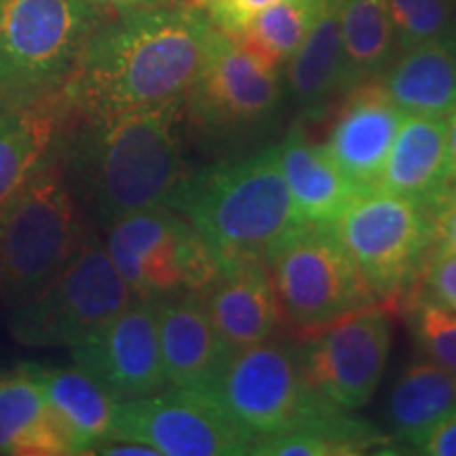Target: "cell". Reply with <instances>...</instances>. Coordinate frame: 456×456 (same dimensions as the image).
Segmentation results:
<instances>
[{
	"label": "cell",
	"mask_w": 456,
	"mask_h": 456,
	"mask_svg": "<svg viewBox=\"0 0 456 456\" xmlns=\"http://www.w3.org/2000/svg\"><path fill=\"white\" fill-rule=\"evenodd\" d=\"M218 28L201 7L138 9L106 17L68 78V117H114L184 102Z\"/></svg>",
	"instance_id": "6da1fadb"
},
{
	"label": "cell",
	"mask_w": 456,
	"mask_h": 456,
	"mask_svg": "<svg viewBox=\"0 0 456 456\" xmlns=\"http://www.w3.org/2000/svg\"><path fill=\"white\" fill-rule=\"evenodd\" d=\"M182 102L114 117L64 114L51 157L83 216L100 228L131 212L167 205L184 180Z\"/></svg>",
	"instance_id": "7a4b0ae2"
},
{
	"label": "cell",
	"mask_w": 456,
	"mask_h": 456,
	"mask_svg": "<svg viewBox=\"0 0 456 456\" xmlns=\"http://www.w3.org/2000/svg\"><path fill=\"white\" fill-rule=\"evenodd\" d=\"M167 205L197 228L220 269L265 260L283 237L309 224L283 178L277 146L186 174Z\"/></svg>",
	"instance_id": "3957f363"
},
{
	"label": "cell",
	"mask_w": 456,
	"mask_h": 456,
	"mask_svg": "<svg viewBox=\"0 0 456 456\" xmlns=\"http://www.w3.org/2000/svg\"><path fill=\"white\" fill-rule=\"evenodd\" d=\"M106 17L94 0H0V104L55 100Z\"/></svg>",
	"instance_id": "277c9868"
},
{
	"label": "cell",
	"mask_w": 456,
	"mask_h": 456,
	"mask_svg": "<svg viewBox=\"0 0 456 456\" xmlns=\"http://www.w3.org/2000/svg\"><path fill=\"white\" fill-rule=\"evenodd\" d=\"M87 235L81 208L49 152L0 212V302L15 306L32 298Z\"/></svg>",
	"instance_id": "5b68a950"
},
{
	"label": "cell",
	"mask_w": 456,
	"mask_h": 456,
	"mask_svg": "<svg viewBox=\"0 0 456 456\" xmlns=\"http://www.w3.org/2000/svg\"><path fill=\"white\" fill-rule=\"evenodd\" d=\"M281 98L279 68L218 30L182 114L205 146L237 148L271 129Z\"/></svg>",
	"instance_id": "8992f818"
},
{
	"label": "cell",
	"mask_w": 456,
	"mask_h": 456,
	"mask_svg": "<svg viewBox=\"0 0 456 456\" xmlns=\"http://www.w3.org/2000/svg\"><path fill=\"white\" fill-rule=\"evenodd\" d=\"M135 300L104 241L89 232L32 298L13 306L9 332L28 346H70Z\"/></svg>",
	"instance_id": "52a82bcc"
},
{
	"label": "cell",
	"mask_w": 456,
	"mask_h": 456,
	"mask_svg": "<svg viewBox=\"0 0 456 456\" xmlns=\"http://www.w3.org/2000/svg\"><path fill=\"white\" fill-rule=\"evenodd\" d=\"M273 285L288 322L315 334L353 313L379 305L332 224H305L266 254Z\"/></svg>",
	"instance_id": "ba28073f"
},
{
	"label": "cell",
	"mask_w": 456,
	"mask_h": 456,
	"mask_svg": "<svg viewBox=\"0 0 456 456\" xmlns=\"http://www.w3.org/2000/svg\"><path fill=\"white\" fill-rule=\"evenodd\" d=\"M104 231L108 254L135 298L205 294L222 273L197 228L169 205L131 212Z\"/></svg>",
	"instance_id": "9c48e42d"
},
{
	"label": "cell",
	"mask_w": 456,
	"mask_h": 456,
	"mask_svg": "<svg viewBox=\"0 0 456 456\" xmlns=\"http://www.w3.org/2000/svg\"><path fill=\"white\" fill-rule=\"evenodd\" d=\"M209 391L256 442L338 410L309 383L300 345L289 340L269 338L235 351Z\"/></svg>",
	"instance_id": "30bf717a"
},
{
	"label": "cell",
	"mask_w": 456,
	"mask_h": 456,
	"mask_svg": "<svg viewBox=\"0 0 456 456\" xmlns=\"http://www.w3.org/2000/svg\"><path fill=\"white\" fill-rule=\"evenodd\" d=\"M332 228L379 302L406 292L436 245L429 212L379 186L359 192Z\"/></svg>",
	"instance_id": "8fae6325"
},
{
	"label": "cell",
	"mask_w": 456,
	"mask_h": 456,
	"mask_svg": "<svg viewBox=\"0 0 456 456\" xmlns=\"http://www.w3.org/2000/svg\"><path fill=\"white\" fill-rule=\"evenodd\" d=\"M110 440L148 444L161 456H241L256 444L214 391L182 387L118 402Z\"/></svg>",
	"instance_id": "7c38bea8"
},
{
	"label": "cell",
	"mask_w": 456,
	"mask_h": 456,
	"mask_svg": "<svg viewBox=\"0 0 456 456\" xmlns=\"http://www.w3.org/2000/svg\"><path fill=\"white\" fill-rule=\"evenodd\" d=\"M391 340L389 311L374 305L353 313L300 342L306 379L334 406L366 408L385 376Z\"/></svg>",
	"instance_id": "4fadbf2b"
},
{
	"label": "cell",
	"mask_w": 456,
	"mask_h": 456,
	"mask_svg": "<svg viewBox=\"0 0 456 456\" xmlns=\"http://www.w3.org/2000/svg\"><path fill=\"white\" fill-rule=\"evenodd\" d=\"M74 366L94 376L114 399L167 389L155 300L135 298L104 326L70 346Z\"/></svg>",
	"instance_id": "5bb4252c"
},
{
	"label": "cell",
	"mask_w": 456,
	"mask_h": 456,
	"mask_svg": "<svg viewBox=\"0 0 456 456\" xmlns=\"http://www.w3.org/2000/svg\"><path fill=\"white\" fill-rule=\"evenodd\" d=\"M403 117L380 83L370 81L351 91L330 125V157L362 191L379 186Z\"/></svg>",
	"instance_id": "9a60e30c"
},
{
	"label": "cell",
	"mask_w": 456,
	"mask_h": 456,
	"mask_svg": "<svg viewBox=\"0 0 456 456\" xmlns=\"http://www.w3.org/2000/svg\"><path fill=\"white\" fill-rule=\"evenodd\" d=\"M155 306L169 387L214 389L232 349L216 330L203 294L155 300Z\"/></svg>",
	"instance_id": "2e32d148"
},
{
	"label": "cell",
	"mask_w": 456,
	"mask_h": 456,
	"mask_svg": "<svg viewBox=\"0 0 456 456\" xmlns=\"http://www.w3.org/2000/svg\"><path fill=\"white\" fill-rule=\"evenodd\" d=\"M203 300L232 353L269 340L283 315L265 260H245L222 269Z\"/></svg>",
	"instance_id": "e0dca14e"
},
{
	"label": "cell",
	"mask_w": 456,
	"mask_h": 456,
	"mask_svg": "<svg viewBox=\"0 0 456 456\" xmlns=\"http://www.w3.org/2000/svg\"><path fill=\"white\" fill-rule=\"evenodd\" d=\"M446 118L406 114L399 125L379 188L429 212L452 188Z\"/></svg>",
	"instance_id": "ac0fdd59"
},
{
	"label": "cell",
	"mask_w": 456,
	"mask_h": 456,
	"mask_svg": "<svg viewBox=\"0 0 456 456\" xmlns=\"http://www.w3.org/2000/svg\"><path fill=\"white\" fill-rule=\"evenodd\" d=\"M0 454H72L70 437L49 403L32 363L0 372Z\"/></svg>",
	"instance_id": "d6986e66"
},
{
	"label": "cell",
	"mask_w": 456,
	"mask_h": 456,
	"mask_svg": "<svg viewBox=\"0 0 456 456\" xmlns=\"http://www.w3.org/2000/svg\"><path fill=\"white\" fill-rule=\"evenodd\" d=\"M288 89L302 118H319L342 94H351L340 3L328 0L311 32L285 64Z\"/></svg>",
	"instance_id": "ffe728a7"
},
{
	"label": "cell",
	"mask_w": 456,
	"mask_h": 456,
	"mask_svg": "<svg viewBox=\"0 0 456 456\" xmlns=\"http://www.w3.org/2000/svg\"><path fill=\"white\" fill-rule=\"evenodd\" d=\"M277 148L283 178L300 216L309 224H334L362 192L334 163L326 144L313 142L302 125H294Z\"/></svg>",
	"instance_id": "44dd1931"
},
{
	"label": "cell",
	"mask_w": 456,
	"mask_h": 456,
	"mask_svg": "<svg viewBox=\"0 0 456 456\" xmlns=\"http://www.w3.org/2000/svg\"><path fill=\"white\" fill-rule=\"evenodd\" d=\"M379 83L403 114L446 118L456 108V37L399 51Z\"/></svg>",
	"instance_id": "7402d4cb"
},
{
	"label": "cell",
	"mask_w": 456,
	"mask_h": 456,
	"mask_svg": "<svg viewBox=\"0 0 456 456\" xmlns=\"http://www.w3.org/2000/svg\"><path fill=\"white\" fill-rule=\"evenodd\" d=\"M49 403L70 437L72 454H91L110 440L118 412L114 399L94 376L81 368L34 366Z\"/></svg>",
	"instance_id": "603a6c76"
},
{
	"label": "cell",
	"mask_w": 456,
	"mask_h": 456,
	"mask_svg": "<svg viewBox=\"0 0 456 456\" xmlns=\"http://www.w3.org/2000/svg\"><path fill=\"white\" fill-rule=\"evenodd\" d=\"M456 408V374L431 359H416L393 383L387 397L391 437L416 448Z\"/></svg>",
	"instance_id": "cb8c5ba5"
},
{
	"label": "cell",
	"mask_w": 456,
	"mask_h": 456,
	"mask_svg": "<svg viewBox=\"0 0 456 456\" xmlns=\"http://www.w3.org/2000/svg\"><path fill=\"white\" fill-rule=\"evenodd\" d=\"M61 121L60 98L28 108L0 104V212L49 157Z\"/></svg>",
	"instance_id": "d4e9b609"
},
{
	"label": "cell",
	"mask_w": 456,
	"mask_h": 456,
	"mask_svg": "<svg viewBox=\"0 0 456 456\" xmlns=\"http://www.w3.org/2000/svg\"><path fill=\"white\" fill-rule=\"evenodd\" d=\"M387 444V437L366 420L351 416L349 410L313 419L279 436L262 437L254 444L258 456H353Z\"/></svg>",
	"instance_id": "484cf974"
},
{
	"label": "cell",
	"mask_w": 456,
	"mask_h": 456,
	"mask_svg": "<svg viewBox=\"0 0 456 456\" xmlns=\"http://www.w3.org/2000/svg\"><path fill=\"white\" fill-rule=\"evenodd\" d=\"M351 91L380 77L395 57L397 41L387 0H338Z\"/></svg>",
	"instance_id": "4316f807"
},
{
	"label": "cell",
	"mask_w": 456,
	"mask_h": 456,
	"mask_svg": "<svg viewBox=\"0 0 456 456\" xmlns=\"http://www.w3.org/2000/svg\"><path fill=\"white\" fill-rule=\"evenodd\" d=\"M328 0H279L256 13L237 34L249 51L281 68L311 32Z\"/></svg>",
	"instance_id": "83f0119b"
},
{
	"label": "cell",
	"mask_w": 456,
	"mask_h": 456,
	"mask_svg": "<svg viewBox=\"0 0 456 456\" xmlns=\"http://www.w3.org/2000/svg\"><path fill=\"white\" fill-rule=\"evenodd\" d=\"M397 51L456 37V0H387Z\"/></svg>",
	"instance_id": "f1b7e54d"
},
{
	"label": "cell",
	"mask_w": 456,
	"mask_h": 456,
	"mask_svg": "<svg viewBox=\"0 0 456 456\" xmlns=\"http://www.w3.org/2000/svg\"><path fill=\"white\" fill-rule=\"evenodd\" d=\"M416 349L425 359L456 374V311L433 298H423L410 313Z\"/></svg>",
	"instance_id": "f546056e"
},
{
	"label": "cell",
	"mask_w": 456,
	"mask_h": 456,
	"mask_svg": "<svg viewBox=\"0 0 456 456\" xmlns=\"http://www.w3.org/2000/svg\"><path fill=\"white\" fill-rule=\"evenodd\" d=\"M275 3L279 0H199V7L218 30L237 37L256 13Z\"/></svg>",
	"instance_id": "4dcf8cb0"
},
{
	"label": "cell",
	"mask_w": 456,
	"mask_h": 456,
	"mask_svg": "<svg viewBox=\"0 0 456 456\" xmlns=\"http://www.w3.org/2000/svg\"><path fill=\"white\" fill-rule=\"evenodd\" d=\"M425 285L429 298L456 311V252L433 249L425 266Z\"/></svg>",
	"instance_id": "1f68e13d"
},
{
	"label": "cell",
	"mask_w": 456,
	"mask_h": 456,
	"mask_svg": "<svg viewBox=\"0 0 456 456\" xmlns=\"http://www.w3.org/2000/svg\"><path fill=\"white\" fill-rule=\"evenodd\" d=\"M433 209L436 212H429L436 235L433 248L440 252H456V188H450Z\"/></svg>",
	"instance_id": "d6a6232c"
},
{
	"label": "cell",
	"mask_w": 456,
	"mask_h": 456,
	"mask_svg": "<svg viewBox=\"0 0 456 456\" xmlns=\"http://www.w3.org/2000/svg\"><path fill=\"white\" fill-rule=\"evenodd\" d=\"M414 450L427 456H456V408L444 416Z\"/></svg>",
	"instance_id": "836d02e7"
},
{
	"label": "cell",
	"mask_w": 456,
	"mask_h": 456,
	"mask_svg": "<svg viewBox=\"0 0 456 456\" xmlns=\"http://www.w3.org/2000/svg\"><path fill=\"white\" fill-rule=\"evenodd\" d=\"M91 454H106V456H161L157 448L148 444L129 442V440H108L102 442Z\"/></svg>",
	"instance_id": "e575fe53"
},
{
	"label": "cell",
	"mask_w": 456,
	"mask_h": 456,
	"mask_svg": "<svg viewBox=\"0 0 456 456\" xmlns=\"http://www.w3.org/2000/svg\"><path fill=\"white\" fill-rule=\"evenodd\" d=\"M98 7L104 11L117 13H129L138 9H159V7H174V4H184L186 0H94Z\"/></svg>",
	"instance_id": "d590c367"
},
{
	"label": "cell",
	"mask_w": 456,
	"mask_h": 456,
	"mask_svg": "<svg viewBox=\"0 0 456 456\" xmlns=\"http://www.w3.org/2000/svg\"><path fill=\"white\" fill-rule=\"evenodd\" d=\"M446 131H448L450 171H452V180L456 182V108L446 117Z\"/></svg>",
	"instance_id": "8d00e7d4"
}]
</instances>
